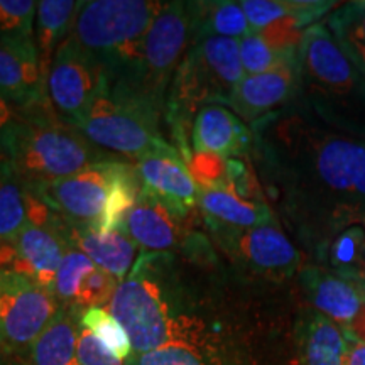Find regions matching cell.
I'll return each instance as SVG.
<instances>
[{
    "label": "cell",
    "instance_id": "6da1fadb",
    "mask_svg": "<svg viewBox=\"0 0 365 365\" xmlns=\"http://www.w3.org/2000/svg\"><path fill=\"white\" fill-rule=\"evenodd\" d=\"M274 150L309 210L323 225L344 228L365 217V139L291 117L277 127Z\"/></svg>",
    "mask_w": 365,
    "mask_h": 365
},
{
    "label": "cell",
    "instance_id": "7a4b0ae2",
    "mask_svg": "<svg viewBox=\"0 0 365 365\" xmlns=\"http://www.w3.org/2000/svg\"><path fill=\"white\" fill-rule=\"evenodd\" d=\"M6 161L29 188L76 175L110 159L78 129L65 124L51 103L46 102L22 110Z\"/></svg>",
    "mask_w": 365,
    "mask_h": 365
},
{
    "label": "cell",
    "instance_id": "3957f363",
    "mask_svg": "<svg viewBox=\"0 0 365 365\" xmlns=\"http://www.w3.org/2000/svg\"><path fill=\"white\" fill-rule=\"evenodd\" d=\"M161 7L154 0H90L83 2L70 36L100 63L108 85L127 88L144 36Z\"/></svg>",
    "mask_w": 365,
    "mask_h": 365
},
{
    "label": "cell",
    "instance_id": "277c9868",
    "mask_svg": "<svg viewBox=\"0 0 365 365\" xmlns=\"http://www.w3.org/2000/svg\"><path fill=\"white\" fill-rule=\"evenodd\" d=\"M158 118V108L144 98L105 83L80 132L100 149L140 159L175 149L159 132Z\"/></svg>",
    "mask_w": 365,
    "mask_h": 365
},
{
    "label": "cell",
    "instance_id": "5b68a950",
    "mask_svg": "<svg viewBox=\"0 0 365 365\" xmlns=\"http://www.w3.org/2000/svg\"><path fill=\"white\" fill-rule=\"evenodd\" d=\"M298 66L309 93L323 103L325 112L339 117L365 115L364 76L327 26L317 22L304 31Z\"/></svg>",
    "mask_w": 365,
    "mask_h": 365
},
{
    "label": "cell",
    "instance_id": "8992f818",
    "mask_svg": "<svg viewBox=\"0 0 365 365\" xmlns=\"http://www.w3.org/2000/svg\"><path fill=\"white\" fill-rule=\"evenodd\" d=\"M193 36L191 2H163L143 39L134 78L127 88L117 90L130 91L159 110L166 88L185 59V51L193 44Z\"/></svg>",
    "mask_w": 365,
    "mask_h": 365
},
{
    "label": "cell",
    "instance_id": "52a82bcc",
    "mask_svg": "<svg viewBox=\"0 0 365 365\" xmlns=\"http://www.w3.org/2000/svg\"><path fill=\"white\" fill-rule=\"evenodd\" d=\"M108 312L125 328L134 354L150 352L173 340L190 319L173 312L161 282L149 276L144 266H137L118 282Z\"/></svg>",
    "mask_w": 365,
    "mask_h": 365
},
{
    "label": "cell",
    "instance_id": "ba28073f",
    "mask_svg": "<svg viewBox=\"0 0 365 365\" xmlns=\"http://www.w3.org/2000/svg\"><path fill=\"white\" fill-rule=\"evenodd\" d=\"M105 83L107 75L100 63L68 36L54 54L46 78V91L54 113L80 130Z\"/></svg>",
    "mask_w": 365,
    "mask_h": 365
},
{
    "label": "cell",
    "instance_id": "9c48e42d",
    "mask_svg": "<svg viewBox=\"0 0 365 365\" xmlns=\"http://www.w3.org/2000/svg\"><path fill=\"white\" fill-rule=\"evenodd\" d=\"M61 304L38 282L12 272L0 291L2 346L11 354L29 352L41 333L51 325Z\"/></svg>",
    "mask_w": 365,
    "mask_h": 365
},
{
    "label": "cell",
    "instance_id": "30bf717a",
    "mask_svg": "<svg viewBox=\"0 0 365 365\" xmlns=\"http://www.w3.org/2000/svg\"><path fill=\"white\" fill-rule=\"evenodd\" d=\"M112 161L93 164L58 181L29 186L27 191L71 225L95 230L110 195Z\"/></svg>",
    "mask_w": 365,
    "mask_h": 365
},
{
    "label": "cell",
    "instance_id": "8fae6325",
    "mask_svg": "<svg viewBox=\"0 0 365 365\" xmlns=\"http://www.w3.org/2000/svg\"><path fill=\"white\" fill-rule=\"evenodd\" d=\"M63 222L58 217L56 222L46 225L29 223L12 244H0V267L49 289L71 247L63 235Z\"/></svg>",
    "mask_w": 365,
    "mask_h": 365
},
{
    "label": "cell",
    "instance_id": "7c38bea8",
    "mask_svg": "<svg viewBox=\"0 0 365 365\" xmlns=\"http://www.w3.org/2000/svg\"><path fill=\"white\" fill-rule=\"evenodd\" d=\"M228 252L255 274L269 279H286L298 271L301 255L276 222L252 228L220 227Z\"/></svg>",
    "mask_w": 365,
    "mask_h": 365
},
{
    "label": "cell",
    "instance_id": "4fadbf2b",
    "mask_svg": "<svg viewBox=\"0 0 365 365\" xmlns=\"http://www.w3.org/2000/svg\"><path fill=\"white\" fill-rule=\"evenodd\" d=\"M135 171L145 193L178 218H185L198 205L200 188L188 164L176 149L137 159Z\"/></svg>",
    "mask_w": 365,
    "mask_h": 365
},
{
    "label": "cell",
    "instance_id": "5bb4252c",
    "mask_svg": "<svg viewBox=\"0 0 365 365\" xmlns=\"http://www.w3.org/2000/svg\"><path fill=\"white\" fill-rule=\"evenodd\" d=\"M0 95L19 110L49 102L34 43L0 39Z\"/></svg>",
    "mask_w": 365,
    "mask_h": 365
},
{
    "label": "cell",
    "instance_id": "9a60e30c",
    "mask_svg": "<svg viewBox=\"0 0 365 365\" xmlns=\"http://www.w3.org/2000/svg\"><path fill=\"white\" fill-rule=\"evenodd\" d=\"M299 284L314 312L341 328L349 327L365 307V286L331 269L303 267L299 271Z\"/></svg>",
    "mask_w": 365,
    "mask_h": 365
},
{
    "label": "cell",
    "instance_id": "2e32d148",
    "mask_svg": "<svg viewBox=\"0 0 365 365\" xmlns=\"http://www.w3.org/2000/svg\"><path fill=\"white\" fill-rule=\"evenodd\" d=\"M250 144V132L230 108L208 103L196 112L191 125V148L195 154L222 159L239 158Z\"/></svg>",
    "mask_w": 365,
    "mask_h": 365
},
{
    "label": "cell",
    "instance_id": "e0dca14e",
    "mask_svg": "<svg viewBox=\"0 0 365 365\" xmlns=\"http://www.w3.org/2000/svg\"><path fill=\"white\" fill-rule=\"evenodd\" d=\"M296 66L249 75L232 90L227 103L240 120H257L291 98L296 85Z\"/></svg>",
    "mask_w": 365,
    "mask_h": 365
},
{
    "label": "cell",
    "instance_id": "ac0fdd59",
    "mask_svg": "<svg viewBox=\"0 0 365 365\" xmlns=\"http://www.w3.org/2000/svg\"><path fill=\"white\" fill-rule=\"evenodd\" d=\"M180 220L175 213L159 203L144 190L122 220V230L139 249L163 252L176 247L181 239Z\"/></svg>",
    "mask_w": 365,
    "mask_h": 365
},
{
    "label": "cell",
    "instance_id": "d6986e66",
    "mask_svg": "<svg viewBox=\"0 0 365 365\" xmlns=\"http://www.w3.org/2000/svg\"><path fill=\"white\" fill-rule=\"evenodd\" d=\"M63 235L71 247L81 250L103 271L112 274L118 281H124L134 264L139 247L122 230L97 232L86 227L63 223Z\"/></svg>",
    "mask_w": 365,
    "mask_h": 365
},
{
    "label": "cell",
    "instance_id": "ffe728a7",
    "mask_svg": "<svg viewBox=\"0 0 365 365\" xmlns=\"http://www.w3.org/2000/svg\"><path fill=\"white\" fill-rule=\"evenodd\" d=\"M124 365H222V360L202 325L188 319L175 339L150 352L132 354Z\"/></svg>",
    "mask_w": 365,
    "mask_h": 365
},
{
    "label": "cell",
    "instance_id": "44dd1931",
    "mask_svg": "<svg viewBox=\"0 0 365 365\" xmlns=\"http://www.w3.org/2000/svg\"><path fill=\"white\" fill-rule=\"evenodd\" d=\"M198 205L208 220L218 227L252 228L274 222L266 203L247 200L234 186L202 188Z\"/></svg>",
    "mask_w": 365,
    "mask_h": 365
},
{
    "label": "cell",
    "instance_id": "7402d4cb",
    "mask_svg": "<svg viewBox=\"0 0 365 365\" xmlns=\"http://www.w3.org/2000/svg\"><path fill=\"white\" fill-rule=\"evenodd\" d=\"M301 365H346V340L344 328L309 312L299 319L296 328Z\"/></svg>",
    "mask_w": 365,
    "mask_h": 365
},
{
    "label": "cell",
    "instance_id": "603a6c76",
    "mask_svg": "<svg viewBox=\"0 0 365 365\" xmlns=\"http://www.w3.org/2000/svg\"><path fill=\"white\" fill-rule=\"evenodd\" d=\"M83 0H41L36 14L34 44L44 78H48L53 58L71 34Z\"/></svg>",
    "mask_w": 365,
    "mask_h": 365
},
{
    "label": "cell",
    "instance_id": "cb8c5ba5",
    "mask_svg": "<svg viewBox=\"0 0 365 365\" xmlns=\"http://www.w3.org/2000/svg\"><path fill=\"white\" fill-rule=\"evenodd\" d=\"M81 330L78 312L61 307L51 325L29 349L27 365H78L76 344Z\"/></svg>",
    "mask_w": 365,
    "mask_h": 365
},
{
    "label": "cell",
    "instance_id": "d4e9b609",
    "mask_svg": "<svg viewBox=\"0 0 365 365\" xmlns=\"http://www.w3.org/2000/svg\"><path fill=\"white\" fill-rule=\"evenodd\" d=\"M193 11V41L217 36V38L242 39L252 33L240 2L217 0V2H191Z\"/></svg>",
    "mask_w": 365,
    "mask_h": 365
},
{
    "label": "cell",
    "instance_id": "484cf974",
    "mask_svg": "<svg viewBox=\"0 0 365 365\" xmlns=\"http://www.w3.org/2000/svg\"><path fill=\"white\" fill-rule=\"evenodd\" d=\"M31 193L6 159H0V244H12L29 225Z\"/></svg>",
    "mask_w": 365,
    "mask_h": 365
},
{
    "label": "cell",
    "instance_id": "4316f807",
    "mask_svg": "<svg viewBox=\"0 0 365 365\" xmlns=\"http://www.w3.org/2000/svg\"><path fill=\"white\" fill-rule=\"evenodd\" d=\"M140 186L139 176L135 168L120 161H112V185L107 205H105L103 215L100 218L97 232H113L118 230L127 212L134 207L139 198Z\"/></svg>",
    "mask_w": 365,
    "mask_h": 365
},
{
    "label": "cell",
    "instance_id": "83f0119b",
    "mask_svg": "<svg viewBox=\"0 0 365 365\" xmlns=\"http://www.w3.org/2000/svg\"><path fill=\"white\" fill-rule=\"evenodd\" d=\"M331 271L365 286V228L362 223L344 228L328 249Z\"/></svg>",
    "mask_w": 365,
    "mask_h": 365
},
{
    "label": "cell",
    "instance_id": "f1b7e54d",
    "mask_svg": "<svg viewBox=\"0 0 365 365\" xmlns=\"http://www.w3.org/2000/svg\"><path fill=\"white\" fill-rule=\"evenodd\" d=\"M95 267L97 266L93 261L81 250L76 247L68 249L61 264H59L53 284L49 287L51 294L61 307L71 308L76 312V303H78L85 282Z\"/></svg>",
    "mask_w": 365,
    "mask_h": 365
},
{
    "label": "cell",
    "instance_id": "f546056e",
    "mask_svg": "<svg viewBox=\"0 0 365 365\" xmlns=\"http://www.w3.org/2000/svg\"><path fill=\"white\" fill-rule=\"evenodd\" d=\"M239 51L245 76L261 75L284 66H296L298 61V53L279 51L259 33H250L239 39Z\"/></svg>",
    "mask_w": 365,
    "mask_h": 365
},
{
    "label": "cell",
    "instance_id": "4dcf8cb0",
    "mask_svg": "<svg viewBox=\"0 0 365 365\" xmlns=\"http://www.w3.org/2000/svg\"><path fill=\"white\" fill-rule=\"evenodd\" d=\"M80 323L85 330L95 335L120 362L134 354L129 335L122 323L105 308H88L80 314Z\"/></svg>",
    "mask_w": 365,
    "mask_h": 365
},
{
    "label": "cell",
    "instance_id": "1f68e13d",
    "mask_svg": "<svg viewBox=\"0 0 365 365\" xmlns=\"http://www.w3.org/2000/svg\"><path fill=\"white\" fill-rule=\"evenodd\" d=\"M38 6L36 0H0V39L34 43Z\"/></svg>",
    "mask_w": 365,
    "mask_h": 365
},
{
    "label": "cell",
    "instance_id": "d6a6232c",
    "mask_svg": "<svg viewBox=\"0 0 365 365\" xmlns=\"http://www.w3.org/2000/svg\"><path fill=\"white\" fill-rule=\"evenodd\" d=\"M240 6L252 33H261L282 19H294L298 22L294 0H242Z\"/></svg>",
    "mask_w": 365,
    "mask_h": 365
},
{
    "label": "cell",
    "instance_id": "836d02e7",
    "mask_svg": "<svg viewBox=\"0 0 365 365\" xmlns=\"http://www.w3.org/2000/svg\"><path fill=\"white\" fill-rule=\"evenodd\" d=\"M336 38L352 39L365 46V2H354L340 9L328 22Z\"/></svg>",
    "mask_w": 365,
    "mask_h": 365
},
{
    "label": "cell",
    "instance_id": "e575fe53",
    "mask_svg": "<svg viewBox=\"0 0 365 365\" xmlns=\"http://www.w3.org/2000/svg\"><path fill=\"white\" fill-rule=\"evenodd\" d=\"M76 360L78 365H124V362H120L97 336L91 335L83 327L76 344Z\"/></svg>",
    "mask_w": 365,
    "mask_h": 365
},
{
    "label": "cell",
    "instance_id": "d590c367",
    "mask_svg": "<svg viewBox=\"0 0 365 365\" xmlns=\"http://www.w3.org/2000/svg\"><path fill=\"white\" fill-rule=\"evenodd\" d=\"M22 110L16 108L11 102L0 95V159H6L12 135L19 124Z\"/></svg>",
    "mask_w": 365,
    "mask_h": 365
},
{
    "label": "cell",
    "instance_id": "8d00e7d4",
    "mask_svg": "<svg viewBox=\"0 0 365 365\" xmlns=\"http://www.w3.org/2000/svg\"><path fill=\"white\" fill-rule=\"evenodd\" d=\"M336 41H339L341 48H344V51L346 53V56L350 58V61L354 63L355 68H357V70L360 71V75H362L365 80V46L357 43V41H352V39L336 38Z\"/></svg>",
    "mask_w": 365,
    "mask_h": 365
},
{
    "label": "cell",
    "instance_id": "74e56055",
    "mask_svg": "<svg viewBox=\"0 0 365 365\" xmlns=\"http://www.w3.org/2000/svg\"><path fill=\"white\" fill-rule=\"evenodd\" d=\"M344 333L346 340V365H365V341L354 339L345 330Z\"/></svg>",
    "mask_w": 365,
    "mask_h": 365
},
{
    "label": "cell",
    "instance_id": "f35d334b",
    "mask_svg": "<svg viewBox=\"0 0 365 365\" xmlns=\"http://www.w3.org/2000/svg\"><path fill=\"white\" fill-rule=\"evenodd\" d=\"M344 330L346 333H350L354 339H357L360 341H365V307L360 309L357 318H355L349 327H345Z\"/></svg>",
    "mask_w": 365,
    "mask_h": 365
},
{
    "label": "cell",
    "instance_id": "ab89813d",
    "mask_svg": "<svg viewBox=\"0 0 365 365\" xmlns=\"http://www.w3.org/2000/svg\"><path fill=\"white\" fill-rule=\"evenodd\" d=\"M11 271H6V269L0 267V291L4 289V286H6V282L9 281V277H11Z\"/></svg>",
    "mask_w": 365,
    "mask_h": 365
},
{
    "label": "cell",
    "instance_id": "60d3db41",
    "mask_svg": "<svg viewBox=\"0 0 365 365\" xmlns=\"http://www.w3.org/2000/svg\"><path fill=\"white\" fill-rule=\"evenodd\" d=\"M0 346H2V331H0Z\"/></svg>",
    "mask_w": 365,
    "mask_h": 365
},
{
    "label": "cell",
    "instance_id": "b9f144b4",
    "mask_svg": "<svg viewBox=\"0 0 365 365\" xmlns=\"http://www.w3.org/2000/svg\"><path fill=\"white\" fill-rule=\"evenodd\" d=\"M362 225H364V228H365V217L362 218Z\"/></svg>",
    "mask_w": 365,
    "mask_h": 365
}]
</instances>
